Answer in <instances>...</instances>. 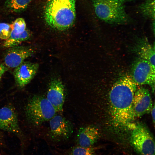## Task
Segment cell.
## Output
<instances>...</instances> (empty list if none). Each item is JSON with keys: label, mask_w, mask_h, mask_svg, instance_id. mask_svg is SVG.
Listing matches in <instances>:
<instances>
[{"label": "cell", "mask_w": 155, "mask_h": 155, "mask_svg": "<svg viewBox=\"0 0 155 155\" xmlns=\"http://www.w3.org/2000/svg\"><path fill=\"white\" fill-rule=\"evenodd\" d=\"M11 25L5 23H0V39L5 40L10 36L12 30Z\"/></svg>", "instance_id": "cell-20"}, {"label": "cell", "mask_w": 155, "mask_h": 155, "mask_svg": "<svg viewBox=\"0 0 155 155\" xmlns=\"http://www.w3.org/2000/svg\"><path fill=\"white\" fill-rule=\"evenodd\" d=\"M31 0H6L5 5L7 8L17 12L24 11Z\"/></svg>", "instance_id": "cell-17"}, {"label": "cell", "mask_w": 155, "mask_h": 155, "mask_svg": "<svg viewBox=\"0 0 155 155\" xmlns=\"http://www.w3.org/2000/svg\"><path fill=\"white\" fill-rule=\"evenodd\" d=\"M75 3L76 0H48L44 11L46 23L56 30L68 29L75 21Z\"/></svg>", "instance_id": "cell-2"}, {"label": "cell", "mask_w": 155, "mask_h": 155, "mask_svg": "<svg viewBox=\"0 0 155 155\" xmlns=\"http://www.w3.org/2000/svg\"><path fill=\"white\" fill-rule=\"evenodd\" d=\"M95 149L93 147L85 148L77 145L66 152L67 155H94Z\"/></svg>", "instance_id": "cell-18"}, {"label": "cell", "mask_w": 155, "mask_h": 155, "mask_svg": "<svg viewBox=\"0 0 155 155\" xmlns=\"http://www.w3.org/2000/svg\"><path fill=\"white\" fill-rule=\"evenodd\" d=\"M122 2L124 3V2H129L133 0H119Z\"/></svg>", "instance_id": "cell-25"}, {"label": "cell", "mask_w": 155, "mask_h": 155, "mask_svg": "<svg viewBox=\"0 0 155 155\" xmlns=\"http://www.w3.org/2000/svg\"><path fill=\"white\" fill-rule=\"evenodd\" d=\"M39 64L24 61L15 68L13 75L17 86L22 88L28 84L36 73Z\"/></svg>", "instance_id": "cell-11"}, {"label": "cell", "mask_w": 155, "mask_h": 155, "mask_svg": "<svg viewBox=\"0 0 155 155\" xmlns=\"http://www.w3.org/2000/svg\"><path fill=\"white\" fill-rule=\"evenodd\" d=\"M131 77L137 85H148L155 90V67L148 61L137 58L133 64Z\"/></svg>", "instance_id": "cell-7"}, {"label": "cell", "mask_w": 155, "mask_h": 155, "mask_svg": "<svg viewBox=\"0 0 155 155\" xmlns=\"http://www.w3.org/2000/svg\"><path fill=\"white\" fill-rule=\"evenodd\" d=\"M8 68L4 64L0 63V82L3 75L8 70Z\"/></svg>", "instance_id": "cell-21"}, {"label": "cell", "mask_w": 155, "mask_h": 155, "mask_svg": "<svg viewBox=\"0 0 155 155\" xmlns=\"http://www.w3.org/2000/svg\"><path fill=\"white\" fill-rule=\"evenodd\" d=\"M12 30L11 34H20L23 32L26 28V24L24 19L22 18L17 19L11 24Z\"/></svg>", "instance_id": "cell-19"}, {"label": "cell", "mask_w": 155, "mask_h": 155, "mask_svg": "<svg viewBox=\"0 0 155 155\" xmlns=\"http://www.w3.org/2000/svg\"><path fill=\"white\" fill-rule=\"evenodd\" d=\"M0 155H12L10 154H9L3 152H0Z\"/></svg>", "instance_id": "cell-24"}, {"label": "cell", "mask_w": 155, "mask_h": 155, "mask_svg": "<svg viewBox=\"0 0 155 155\" xmlns=\"http://www.w3.org/2000/svg\"><path fill=\"white\" fill-rule=\"evenodd\" d=\"M0 130L12 133L18 137L21 155H25L28 147V140L20 127L17 113L12 106H5L0 109Z\"/></svg>", "instance_id": "cell-5"}, {"label": "cell", "mask_w": 155, "mask_h": 155, "mask_svg": "<svg viewBox=\"0 0 155 155\" xmlns=\"http://www.w3.org/2000/svg\"><path fill=\"white\" fill-rule=\"evenodd\" d=\"M155 105L154 104V105L153 106L150 112L151 113V115L154 124L155 123Z\"/></svg>", "instance_id": "cell-23"}, {"label": "cell", "mask_w": 155, "mask_h": 155, "mask_svg": "<svg viewBox=\"0 0 155 155\" xmlns=\"http://www.w3.org/2000/svg\"><path fill=\"white\" fill-rule=\"evenodd\" d=\"M153 106L149 90L144 87L137 89L133 101V108L135 117H140L150 112Z\"/></svg>", "instance_id": "cell-10"}, {"label": "cell", "mask_w": 155, "mask_h": 155, "mask_svg": "<svg viewBox=\"0 0 155 155\" xmlns=\"http://www.w3.org/2000/svg\"><path fill=\"white\" fill-rule=\"evenodd\" d=\"M25 112L27 121L35 125L49 121L57 113L46 97L38 95L29 99L25 106Z\"/></svg>", "instance_id": "cell-3"}, {"label": "cell", "mask_w": 155, "mask_h": 155, "mask_svg": "<svg viewBox=\"0 0 155 155\" xmlns=\"http://www.w3.org/2000/svg\"><path fill=\"white\" fill-rule=\"evenodd\" d=\"M139 8L144 17L155 21V0H145Z\"/></svg>", "instance_id": "cell-16"}, {"label": "cell", "mask_w": 155, "mask_h": 155, "mask_svg": "<svg viewBox=\"0 0 155 155\" xmlns=\"http://www.w3.org/2000/svg\"><path fill=\"white\" fill-rule=\"evenodd\" d=\"M34 53L29 46H19L9 48L4 57V64L8 68H16Z\"/></svg>", "instance_id": "cell-9"}, {"label": "cell", "mask_w": 155, "mask_h": 155, "mask_svg": "<svg viewBox=\"0 0 155 155\" xmlns=\"http://www.w3.org/2000/svg\"><path fill=\"white\" fill-rule=\"evenodd\" d=\"M31 36V32L26 29L19 35L11 34L9 38L5 40L3 46L4 47L9 48L19 45L22 42L28 40Z\"/></svg>", "instance_id": "cell-15"}, {"label": "cell", "mask_w": 155, "mask_h": 155, "mask_svg": "<svg viewBox=\"0 0 155 155\" xmlns=\"http://www.w3.org/2000/svg\"><path fill=\"white\" fill-rule=\"evenodd\" d=\"M95 13L100 20L111 24H125L129 20L123 3L119 0H92Z\"/></svg>", "instance_id": "cell-4"}, {"label": "cell", "mask_w": 155, "mask_h": 155, "mask_svg": "<svg viewBox=\"0 0 155 155\" xmlns=\"http://www.w3.org/2000/svg\"><path fill=\"white\" fill-rule=\"evenodd\" d=\"M0 148H6V144L5 142L4 137L3 134L0 131Z\"/></svg>", "instance_id": "cell-22"}, {"label": "cell", "mask_w": 155, "mask_h": 155, "mask_svg": "<svg viewBox=\"0 0 155 155\" xmlns=\"http://www.w3.org/2000/svg\"><path fill=\"white\" fill-rule=\"evenodd\" d=\"M131 141L135 149L141 155H155L154 140L148 130L143 125H133Z\"/></svg>", "instance_id": "cell-6"}, {"label": "cell", "mask_w": 155, "mask_h": 155, "mask_svg": "<svg viewBox=\"0 0 155 155\" xmlns=\"http://www.w3.org/2000/svg\"><path fill=\"white\" fill-rule=\"evenodd\" d=\"M49 121L47 136L51 141L58 143L66 141L70 138L73 132V127L69 120L56 114Z\"/></svg>", "instance_id": "cell-8"}, {"label": "cell", "mask_w": 155, "mask_h": 155, "mask_svg": "<svg viewBox=\"0 0 155 155\" xmlns=\"http://www.w3.org/2000/svg\"><path fill=\"white\" fill-rule=\"evenodd\" d=\"M46 98L57 112L63 110L65 99L64 86L59 78L52 79L49 84Z\"/></svg>", "instance_id": "cell-12"}, {"label": "cell", "mask_w": 155, "mask_h": 155, "mask_svg": "<svg viewBox=\"0 0 155 155\" xmlns=\"http://www.w3.org/2000/svg\"><path fill=\"white\" fill-rule=\"evenodd\" d=\"M99 129L97 127L89 125L81 127L77 135L78 145L88 148L93 146L100 137Z\"/></svg>", "instance_id": "cell-13"}, {"label": "cell", "mask_w": 155, "mask_h": 155, "mask_svg": "<svg viewBox=\"0 0 155 155\" xmlns=\"http://www.w3.org/2000/svg\"><path fill=\"white\" fill-rule=\"evenodd\" d=\"M132 51L139 57L149 61L155 67V46L148 42L147 39H138L132 46Z\"/></svg>", "instance_id": "cell-14"}, {"label": "cell", "mask_w": 155, "mask_h": 155, "mask_svg": "<svg viewBox=\"0 0 155 155\" xmlns=\"http://www.w3.org/2000/svg\"><path fill=\"white\" fill-rule=\"evenodd\" d=\"M137 85L131 76L119 78L113 85L109 95L112 121L117 127H132L135 118L133 101Z\"/></svg>", "instance_id": "cell-1"}]
</instances>
